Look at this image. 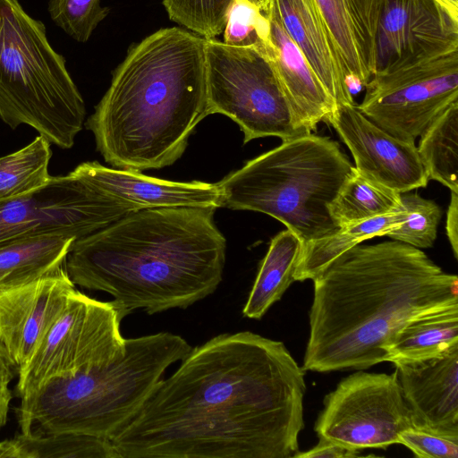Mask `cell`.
Instances as JSON below:
<instances>
[{
  "label": "cell",
  "mask_w": 458,
  "mask_h": 458,
  "mask_svg": "<svg viewBox=\"0 0 458 458\" xmlns=\"http://www.w3.org/2000/svg\"><path fill=\"white\" fill-rule=\"evenodd\" d=\"M458 343V304L420 315L405 324L386 348L387 361L436 355Z\"/></svg>",
  "instance_id": "cell-24"
},
{
  "label": "cell",
  "mask_w": 458,
  "mask_h": 458,
  "mask_svg": "<svg viewBox=\"0 0 458 458\" xmlns=\"http://www.w3.org/2000/svg\"><path fill=\"white\" fill-rule=\"evenodd\" d=\"M301 248V240L287 228L271 240L243 306V317L260 319L282 298L294 282Z\"/></svg>",
  "instance_id": "cell-22"
},
{
  "label": "cell",
  "mask_w": 458,
  "mask_h": 458,
  "mask_svg": "<svg viewBox=\"0 0 458 458\" xmlns=\"http://www.w3.org/2000/svg\"><path fill=\"white\" fill-rule=\"evenodd\" d=\"M133 211L72 173L51 176L39 190L0 203V244L47 233L78 239Z\"/></svg>",
  "instance_id": "cell-12"
},
{
  "label": "cell",
  "mask_w": 458,
  "mask_h": 458,
  "mask_svg": "<svg viewBox=\"0 0 458 458\" xmlns=\"http://www.w3.org/2000/svg\"><path fill=\"white\" fill-rule=\"evenodd\" d=\"M393 363L413 428L458 437V343L428 358Z\"/></svg>",
  "instance_id": "cell-14"
},
{
  "label": "cell",
  "mask_w": 458,
  "mask_h": 458,
  "mask_svg": "<svg viewBox=\"0 0 458 458\" xmlns=\"http://www.w3.org/2000/svg\"><path fill=\"white\" fill-rule=\"evenodd\" d=\"M213 207L145 208L73 241L74 285L110 294L122 316L186 309L222 281L226 240Z\"/></svg>",
  "instance_id": "cell-3"
},
{
  "label": "cell",
  "mask_w": 458,
  "mask_h": 458,
  "mask_svg": "<svg viewBox=\"0 0 458 458\" xmlns=\"http://www.w3.org/2000/svg\"><path fill=\"white\" fill-rule=\"evenodd\" d=\"M303 370L367 369L412 318L458 304V277L398 241L357 244L313 279Z\"/></svg>",
  "instance_id": "cell-2"
},
{
  "label": "cell",
  "mask_w": 458,
  "mask_h": 458,
  "mask_svg": "<svg viewBox=\"0 0 458 458\" xmlns=\"http://www.w3.org/2000/svg\"><path fill=\"white\" fill-rule=\"evenodd\" d=\"M356 107L393 136L415 141L458 101V43L398 56L377 68Z\"/></svg>",
  "instance_id": "cell-8"
},
{
  "label": "cell",
  "mask_w": 458,
  "mask_h": 458,
  "mask_svg": "<svg viewBox=\"0 0 458 458\" xmlns=\"http://www.w3.org/2000/svg\"><path fill=\"white\" fill-rule=\"evenodd\" d=\"M406 218L404 208L356 224L340 227L333 234L302 245L294 274V281L313 280L336 258L360 244L377 236L387 235Z\"/></svg>",
  "instance_id": "cell-23"
},
{
  "label": "cell",
  "mask_w": 458,
  "mask_h": 458,
  "mask_svg": "<svg viewBox=\"0 0 458 458\" xmlns=\"http://www.w3.org/2000/svg\"><path fill=\"white\" fill-rule=\"evenodd\" d=\"M401 200L406 218L386 236L418 249L432 247L442 216L440 207L433 200L410 191L401 193Z\"/></svg>",
  "instance_id": "cell-29"
},
{
  "label": "cell",
  "mask_w": 458,
  "mask_h": 458,
  "mask_svg": "<svg viewBox=\"0 0 458 458\" xmlns=\"http://www.w3.org/2000/svg\"><path fill=\"white\" fill-rule=\"evenodd\" d=\"M303 369L253 332L192 348L111 437L120 458H289L304 427Z\"/></svg>",
  "instance_id": "cell-1"
},
{
  "label": "cell",
  "mask_w": 458,
  "mask_h": 458,
  "mask_svg": "<svg viewBox=\"0 0 458 458\" xmlns=\"http://www.w3.org/2000/svg\"><path fill=\"white\" fill-rule=\"evenodd\" d=\"M458 43V10L442 0H385L376 38L377 68L406 54Z\"/></svg>",
  "instance_id": "cell-17"
},
{
  "label": "cell",
  "mask_w": 458,
  "mask_h": 458,
  "mask_svg": "<svg viewBox=\"0 0 458 458\" xmlns=\"http://www.w3.org/2000/svg\"><path fill=\"white\" fill-rule=\"evenodd\" d=\"M0 458H17L13 439L0 442Z\"/></svg>",
  "instance_id": "cell-37"
},
{
  "label": "cell",
  "mask_w": 458,
  "mask_h": 458,
  "mask_svg": "<svg viewBox=\"0 0 458 458\" xmlns=\"http://www.w3.org/2000/svg\"><path fill=\"white\" fill-rule=\"evenodd\" d=\"M417 150L428 180L458 193V101L425 129Z\"/></svg>",
  "instance_id": "cell-25"
},
{
  "label": "cell",
  "mask_w": 458,
  "mask_h": 458,
  "mask_svg": "<svg viewBox=\"0 0 458 458\" xmlns=\"http://www.w3.org/2000/svg\"><path fill=\"white\" fill-rule=\"evenodd\" d=\"M353 167L337 141L299 135L216 182L220 207L267 214L304 245L339 229L330 207Z\"/></svg>",
  "instance_id": "cell-6"
},
{
  "label": "cell",
  "mask_w": 458,
  "mask_h": 458,
  "mask_svg": "<svg viewBox=\"0 0 458 458\" xmlns=\"http://www.w3.org/2000/svg\"><path fill=\"white\" fill-rule=\"evenodd\" d=\"M268 12L300 48L336 106L355 104L352 91L309 1L269 0L266 13Z\"/></svg>",
  "instance_id": "cell-20"
},
{
  "label": "cell",
  "mask_w": 458,
  "mask_h": 458,
  "mask_svg": "<svg viewBox=\"0 0 458 458\" xmlns=\"http://www.w3.org/2000/svg\"><path fill=\"white\" fill-rule=\"evenodd\" d=\"M232 0H163L169 18L191 31L213 38L224 30Z\"/></svg>",
  "instance_id": "cell-30"
},
{
  "label": "cell",
  "mask_w": 458,
  "mask_h": 458,
  "mask_svg": "<svg viewBox=\"0 0 458 458\" xmlns=\"http://www.w3.org/2000/svg\"><path fill=\"white\" fill-rule=\"evenodd\" d=\"M399 444L420 458H457L458 437L410 428L399 436Z\"/></svg>",
  "instance_id": "cell-33"
},
{
  "label": "cell",
  "mask_w": 458,
  "mask_h": 458,
  "mask_svg": "<svg viewBox=\"0 0 458 458\" xmlns=\"http://www.w3.org/2000/svg\"><path fill=\"white\" fill-rule=\"evenodd\" d=\"M224 43L247 47L267 43L270 24L267 17L247 0H232L224 28Z\"/></svg>",
  "instance_id": "cell-32"
},
{
  "label": "cell",
  "mask_w": 458,
  "mask_h": 458,
  "mask_svg": "<svg viewBox=\"0 0 458 458\" xmlns=\"http://www.w3.org/2000/svg\"><path fill=\"white\" fill-rule=\"evenodd\" d=\"M403 208L401 193L364 177L353 167L330 213L340 228Z\"/></svg>",
  "instance_id": "cell-26"
},
{
  "label": "cell",
  "mask_w": 458,
  "mask_h": 458,
  "mask_svg": "<svg viewBox=\"0 0 458 458\" xmlns=\"http://www.w3.org/2000/svg\"><path fill=\"white\" fill-rule=\"evenodd\" d=\"M192 347L169 332L125 339L124 354L106 365L55 377L21 397V433H80L111 438L172 364Z\"/></svg>",
  "instance_id": "cell-5"
},
{
  "label": "cell",
  "mask_w": 458,
  "mask_h": 458,
  "mask_svg": "<svg viewBox=\"0 0 458 458\" xmlns=\"http://www.w3.org/2000/svg\"><path fill=\"white\" fill-rule=\"evenodd\" d=\"M351 88L365 87L377 70L376 38L385 0H308Z\"/></svg>",
  "instance_id": "cell-16"
},
{
  "label": "cell",
  "mask_w": 458,
  "mask_h": 458,
  "mask_svg": "<svg viewBox=\"0 0 458 458\" xmlns=\"http://www.w3.org/2000/svg\"><path fill=\"white\" fill-rule=\"evenodd\" d=\"M348 147L364 177L404 193L424 188L428 178L415 141L400 140L378 127L355 104L338 105L326 121Z\"/></svg>",
  "instance_id": "cell-13"
},
{
  "label": "cell",
  "mask_w": 458,
  "mask_h": 458,
  "mask_svg": "<svg viewBox=\"0 0 458 458\" xmlns=\"http://www.w3.org/2000/svg\"><path fill=\"white\" fill-rule=\"evenodd\" d=\"M15 364L0 342V429L6 424L13 398L10 384L14 376Z\"/></svg>",
  "instance_id": "cell-34"
},
{
  "label": "cell",
  "mask_w": 458,
  "mask_h": 458,
  "mask_svg": "<svg viewBox=\"0 0 458 458\" xmlns=\"http://www.w3.org/2000/svg\"><path fill=\"white\" fill-rule=\"evenodd\" d=\"M85 104L44 23L18 0H0V118L26 124L61 148L81 131Z\"/></svg>",
  "instance_id": "cell-7"
},
{
  "label": "cell",
  "mask_w": 458,
  "mask_h": 458,
  "mask_svg": "<svg viewBox=\"0 0 458 458\" xmlns=\"http://www.w3.org/2000/svg\"><path fill=\"white\" fill-rule=\"evenodd\" d=\"M48 13L68 36L85 43L107 16L109 8L103 7L100 0H49Z\"/></svg>",
  "instance_id": "cell-31"
},
{
  "label": "cell",
  "mask_w": 458,
  "mask_h": 458,
  "mask_svg": "<svg viewBox=\"0 0 458 458\" xmlns=\"http://www.w3.org/2000/svg\"><path fill=\"white\" fill-rule=\"evenodd\" d=\"M71 173L134 211L174 207L220 208L216 182L167 181L141 172L106 167L98 162L82 163Z\"/></svg>",
  "instance_id": "cell-18"
},
{
  "label": "cell",
  "mask_w": 458,
  "mask_h": 458,
  "mask_svg": "<svg viewBox=\"0 0 458 458\" xmlns=\"http://www.w3.org/2000/svg\"><path fill=\"white\" fill-rule=\"evenodd\" d=\"M206 38L177 27L132 46L88 119L106 162L120 169H160L184 153L209 115Z\"/></svg>",
  "instance_id": "cell-4"
},
{
  "label": "cell",
  "mask_w": 458,
  "mask_h": 458,
  "mask_svg": "<svg viewBox=\"0 0 458 458\" xmlns=\"http://www.w3.org/2000/svg\"><path fill=\"white\" fill-rule=\"evenodd\" d=\"M413 428L396 370L359 371L344 378L324 399L315 431L319 439L357 449L386 448Z\"/></svg>",
  "instance_id": "cell-11"
},
{
  "label": "cell",
  "mask_w": 458,
  "mask_h": 458,
  "mask_svg": "<svg viewBox=\"0 0 458 458\" xmlns=\"http://www.w3.org/2000/svg\"><path fill=\"white\" fill-rule=\"evenodd\" d=\"M50 144L38 135L22 148L0 157V203L30 194L49 182Z\"/></svg>",
  "instance_id": "cell-27"
},
{
  "label": "cell",
  "mask_w": 458,
  "mask_h": 458,
  "mask_svg": "<svg viewBox=\"0 0 458 458\" xmlns=\"http://www.w3.org/2000/svg\"><path fill=\"white\" fill-rule=\"evenodd\" d=\"M446 234L455 259H458V193L451 191V200L446 213Z\"/></svg>",
  "instance_id": "cell-36"
},
{
  "label": "cell",
  "mask_w": 458,
  "mask_h": 458,
  "mask_svg": "<svg viewBox=\"0 0 458 458\" xmlns=\"http://www.w3.org/2000/svg\"><path fill=\"white\" fill-rule=\"evenodd\" d=\"M123 317L113 301H100L74 289L60 316L24 367L18 369L17 395L48 379L108 364L125 352Z\"/></svg>",
  "instance_id": "cell-10"
},
{
  "label": "cell",
  "mask_w": 458,
  "mask_h": 458,
  "mask_svg": "<svg viewBox=\"0 0 458 458\" xmlns=\"http://www.w3.org/2000/svg\"><path fill=\"white\" fill-rule=\"evenodd\" d=\"M270 40L264 44L279 86L290 106L295 126L303 134L316 131L336 104L319 81L300 48L271 13Z\"/></svg>",
  "instance_id": "cell-19"
},
{
  "label": "cell",
  "mask_w": 458,
  "mask_h": 458,
  "mask_svg": "<svg viewBox=\"0 0 458 458\" xmlns=\"http://www.w3.org/2000/svg\"><path fill=\"white\" fill-rule=\"evenodd\" d=\"M247 1H249L250 3H251L252 4L257 6L262 12V13L265 15L267 6H268L269 0H247Z\"/></svg>",
  "instance_id": "cell-38"
},
{
  "label": "cell",
  "mask_w": 458,
  "mask_h": 458,
  "mask_svg": "<svg viewBox=\"0 0 458 458\" xmlns=\"http://www.w3.org/2000/svg\"><path fill=\"white\" fill-rule=\"evenodd\" d=\"M206 81L208 114L233 120L243 143L276 136L286 140L303 133L295 126L264 44L229 46L206 39Z\"/></svg>",
  "instance_id": "cell-9"
},
{
  "label": "cell",
  "mask_w": 458,
  "mask_h": 458,
  "mask_svg": "<svg viewBox=\"0 0 458 458\" xmlns=\"http://www.w3.org/2000/svg\"><path fill=\"white\" fill-rule=\"evenodd\" d=\"M444 3L448 4L450 7L458 10V0H442Z\"/></svg>",
  "instance_id": "cell-39"
},
{
  "label": "cell",
  "mask_w": 458,
  "mask_h": 458,
  "mask_svg": "<svg viewBox=\"0 0 458 458\" xmlns=\"http://www.w3.org/2000/svg\"><path fill=\"white\" fill-rule=\"evenodd\" d=\"M13 441L17 458H120L109 438L86 434L31 430Z\"/></svg>",
  "instance_id": "cell-28"
},
{
  "label": "cell",
  "mask_w": 458,
  "mask_h": 458,
  "mask_svg": "<svg viewBox=\"0 0 458 458\" xmlns=\"http://www.w3.org/2000/svg\"><path fill=\"white\" fill-rule=\"evenodd\" d=\"M360 454V449L351 447L337 442L319 439L313 448L297 452L293 457L296 458H353Z\"/></svg>",
  "instance_id": "cell-35"
},
{
  "label": "cell",
  "mask_w": 458,
  "mask_h": 458,
  "mask_svg": "<svg viewBox=\"0 0 458 458\" xmlns=\"http://www.w3.org/2000/svg\"><path fill=\"white\" fill-rule=\"evenodd\" d=\"M74 289L64 270L0 294V342L18 369L30 360Z\"/></svg>",
  "instance_id": "cell-15"
},
{
  "label": "cell",
  "mask_w": 458,
  "mask_h": 458,
  "mask_svg": "<svg viewBox=\"0 0 458 458\" xmlns=\"http://www.w3.org/2000/svg\"><path fill=\"white\" fill-rule=\"evenodd\" d=\"M74 240L66 234L47 233L0 244V294L64 271Z\"/></svg>",
  "instance_id": "cell-21"
}]
</instances>
